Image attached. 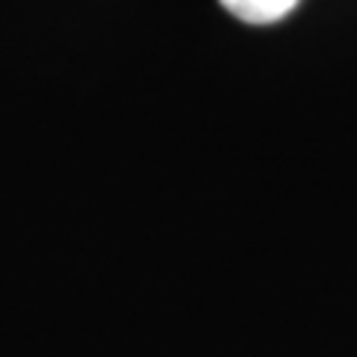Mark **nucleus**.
<instances>
[{
  "instance_id": "f257e3e1",
  "label": "nucleus",
  "mask_w": 357,
  "mask_h": 357,
  "mask_svg": "<svg viewBox=\"0 0 357 357\" xmlns=\"http://www.w3.org/2000/svg\"><path fill=\"white\" fill-rule=\"evenodd\" d=\"M223 9L248 24H271L286 18L298 6V0H220Z\"/></svg>"
}]
</instances>
